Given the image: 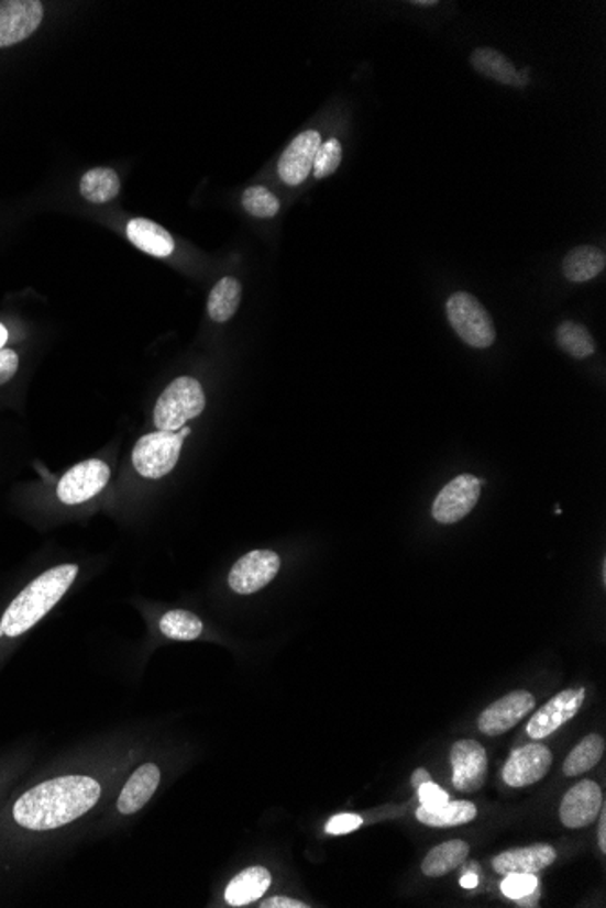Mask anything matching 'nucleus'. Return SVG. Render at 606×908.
I'll use <instances>...</instances> for the list:
<instances>
[{"label": "nucleus", "mask_w": 606, "mask_h": 908, "mask_svg": "<svg viewBox=\"0 0 606 908\" xmlns=\"http://www.w3.org/2000/svg\"><path fill=\"white\" fill-rule=\"evenodd\" d=\"M102 787L86 774H57L22 790L11 801L8 820L16 831L46 834L71 826L99 804Z\"/></svg>", "instance_id": "f257e3e1"}, {"label": "nucleus", "mask_w": 606, "mask_h": 908, "mask_svg": "<svg viewBox=\"0 0 606 908\" xmlns=\"http://www.w3.org/2000/svg\"><path fill=\"white\" fill-rule=\"evenodd\" d=\"M77 575V564H58L36 575L4 609L0 631L11 640L26 635L64 599Z\"/></svg>", "instance_id": "f03ea898"}, {"label": "nucleus", "mask_w": 606, "mask_h": 908, "mask_svg": "<svg viewBox=\"0 0 606 908\" xmlns=\"http://www.w3.org/2000/svg\"><path fill=\"white\" fill-rule=\"evenodd\" d=\"M206 408L202 385L195 377H177L161 394L155 405V427L164 432H178Z\"/></svg>", "instance_id": "7ed1b4c3"}, {"label": "nucleus", "mask_w": 606, "mask_h": 908, "mask_svg": "<svg viewBox=\"0 0 606 908\" xmlns=\"http://www.w3.org/2000/svg\"><path fill=\"white\" fill-rule=\"evenodd\" d=\"M191 434V430L184 427L178 432L156 430L153 434H145L133 449V466L145 479H162L164 475L175 470L180 459L184 439Z\"/></svg>", "instance_id": "20e7f679"}, {"label": "nucleus", "mask_w": 606, "mask_h": 908, "mask_svg": "<svg viewBox=\"0 0 606 908\" xmlns=\"http://www.w3.org/2000/svg\"><path fill=\"white\" fill-rule=\"evenodd\" d=\"M447 318L466 345L487 348L496 341V329L491 315L469 292H456L447 300Z\"/></svg>", "instance_id": "39448f33"}, {"label": "nucleus", "mask_w": 606, "mask_h": 908, "mask_svg": "<svg viewBox=\"0 0 606 908\" xmlns=\"http://www.w3.org/2000/svg\"><path fill=\"white\" fill-rule=\"evenodd\" d=\"M111 470L102 459H88L69 468L58 480L57 497L64 505L75 506L88 502L104 490Z\"/></svg>", "instance_id": "423d86ee"}, {"label": "nucleus", "mask_w": 606, "mask_h": 908, "mask_svg": "<svg viewBox=\"0 0 606 908\" xmlns=\"http://www.w3.org/2000/svg\"><path fill=\"white\" fill-rule=\"evenodd\" d=\"M483 480L474 475H458L436 497L432 517L441 524H454L465 519L482 496Z\"/></svg>", "instance_id": "0eeeda50"}, {"label": "nucleus", "mask_w": 606, "mask_h": 908, "mask_svg": "<svg viewBox=\"0 0 606 908\" xmlns=\"http://www.w3.org/2000/svg\"><path fill=\"white\" fill-rule=\"evenodd\" d=\"M280 572L278 553L256 550L239 558L229 572V588L234 594L251 595L264 589Z\"/></svg>", "instance_id": "6e6552de"}, {"label": "nucleus", "mask_w": 606, "mask_h": 908, "mask_svg": "<svg viewBox=\"0 0 606 908\" xmlns=\"http://www.w3.org/2000/svg\"><path fill=\"white\" fill-rule=\"evenodd\" d=\"M44 21V4L38 0H2L0 2V47L15 46L26 41Z\"/></svg>", "instance_id": "1a4fd4ad"}, {"label": "nucleus", "mask_w": 606, "mask_h": 908, "mask_svg": "<svg viewBox=\"0 0 606 908\" xmlns=\"http://www.w3.org/2000/svg\"><path fill=\"white\" fill-rule=\"evenodd\" d=\"M585 700V689L583 687H572L565 691L558 693L554 698H550L535 717L530 718L527 726V733L532 740H543L558 731L561 726L571 722L577 715Z\"/></svg>", "instance_id": "9d476101"}, {"label": "nucleus", "mask_w": 606, "mask_h": 908, "mask_svg": "<svg viewBox=\"0 0 606 908\" xmlns=\"http://www.w3.org/2000/svg\"><path fill=\"white\" fill-rule=\"evenodd\" d=\"M452 784L462 793H476L487 778L488 760L482 743L460 740L451 751Z\"/></svg>", "instance_id": "9b49d317"}, {"label": "nucleus", "mask_w": 606, "mask_h": 908, "mask_svg": "<svg viewBox=\"0 0 606 908\" xmlns=\"http://www.w3.org/2000/svg\"><path fill=\"white\" fill-rule=\"evenodd\" d=\"M535 697L529 691L518 689V691L508 693L482 712V717L477 720V728L487 737L507 733L508 729L518 726L524 717L535 709Z\"/></svg>", "instance_id": "f8f14e48"}, {"label": "nucleus", "mask_w": 606, "mask_h": 908, "mask_svg": "<svg viewBox=\"0 0 606 908\" xmlns=\"http://www.w3.org/2000/svg\"><path fill=\"white\" fill-rule=\"evenodd\" d=\"M552 753L541 743L516 749L503 767V779L510 787H529L543 779L552 767Z\"/></svg>", "instance_id": "ddd939ff"}, {"label": "nucleus", "mask_w": 606, "mask_h": 908, "mask_svg": "<svg viewBox=\"0 0 606 908\" xmlns=\"http://www.w3.org/2000/svg\"><path fill=\"white\" fill-rule=\"evenodd\" d=\"M603 807V790L592 779H581L561 801L560 818L569 829H583L597 820Z\"/></svg>", "instance_id": "4468645a"}, {"label": "nucleus", "mask_w": 606, "mask_h": 908, "mask_svg": "<svg viewBox=\"0 0 606 908\" xmlns=\"http://www.w3.org/2000/svg\"><path fill=\"white\" fill-rule=\"evenodd\" d=\"M321 136L318 131H306L296 136L278 162V175L287 186H300L311 175L315 158L320 150Z\"/></svg>", "instance_id": "2eb2a0df"}, {"label": "nucleus", "mask_w": 606, "mask_h": 908, "mask_svg": "<svg viewBox=\"0 0 606 908\" xmlns=\"http://www.w3.org/2000/svg\"><path fill=\"white\" fill-rule=\"evenodd\" d=\"M554 846L547 843L525 846V849H514V851L502 852L493 860V867L502 876H513V874H538L539 871L550 867L555 862Z\"/></svg>", "instance_id": "dca6fc26"}, {"label": "nucleus", "mask_w": 606, "mask_h": 908, "mask_svg": "<svg viewBox=\"0 0 606 908\" xmlns=\"http://www.w3.org/2000/svg\"><path fill=\"white\" fill-rule=\"evenodd\" d=\"M161 776V769L156 764L141 765L135 773L131 774V778L128 779V784L124 785L119 801H117L120 815L131 816L144 809L145 804L153 798L156 789H158Z\"/></svg>", "instance_id": "f3484780"}, {"label": "nucleus", "mask_w": 606, "mask_h": 908, "mask_svg": "<svg viewBox=\"0 0 606 908\" xmlns=\"http://www.w3.org/2000/svg\"><path fill=\"white\" fill-rule=\"evenodd\" d=\"M271 873L265 867H250L234 876L225 888V901L231 907H245L264 896L271 887Z\"/></svg>", "instance_id": "a211bd4d"}, {"label": "nucleus", "mask_w": 606, "mask_h": 908, "mask_svg": "<svg viewBox=\"0 0 606 908\" xmlns=\"http://www.w3.org/2000/svg\"><path fill=\"white\" fill-rule=\"evenodd\" d=\"M128 237L135 247L156 258H166L175 251V240L172 234L158 223L145 220V218H135L128 223Z\"/></svg>", "instance_id": "6ab92c4d"}, {"label": "nucleus", "mask_w": 606, "mask_h": 908, "mask_svg": "<svg viewBox=\"0 0 606 908\" xmlns=\"http://www.w3.org/2000/svg\"><path fill=\"white\" fill-rule=\"evenodd\" d=\"M606 258L602 248L592 245H581L572 248L563 259V274L569 281L574 284H585L596 278L597 274L605 270Z\"/></svg>", "instance_id": "aec40b11"}, {"label": "nucleus", "mask_w": 606, "mask_h": 908, "mask_svg": "<svg viewBox=\"0 0 606 908\" xmlns=\"http://www.w3.org/2000/svg\"><path fill=\"white\" fill-rule=\"evenodd\" d=\"M472 68L476 69L483 77L505 84V86H518L519 73L510 60L503 53L496 52L493 47H477L471 55Z\"/></svg>", "instance_id": "412c9836"}, {"label": "nucleus", "mask_w": 606, "mask_h": 908, "mask_svg": "<svg viewBox=\"0 0 606 908\" xmlns=\"http://www.w3.org/2000/svg\"><path fill=\"white\" fill-rule=\"evenodd\" d=\"M471 852V846L466 841L451 840L441 845L434 846L432 851L427 854L421 865V871L429 877L445 876L454 868L460 867L465 862L466 856Z\"/></svg>", "instance_id": "4be33fe9"}, {"label": "nucleus", "mask_w": 606, "mask_h": 908, "mask_svg": "<svg viewBox=\"0 0 606 908\" xmlns=\"http://www.w3.org/2000/svg\"><path fill=\"white\" fill-rule=\"evenodd\" d=\"M477 809L471 801H447L440 807H423L416 810V818L430 827H456L471 823Z\"/></svg>", "instance_id": "5701e85b"}, {"label": "nucleus", "mask_w": 606, "mask_h": 908, "mask_svg": "<svg viewBox=\"0 0 606 908\" xmlns=\"http://www.w3.org/2000/svg\"><path fill=\"white\" fill-rule=\"evenodd\" d=\"M242 300V285L236 278H222L214 285L208 300V312L211 320L225 323L239 310Z\"/></svg>", "instance_id": "b1692460"}, {"label": "nucleus", "mask_w": 606, "mask_h": 908, "mask_svg": "<svg viewBox=\"0 0 606 908\" xmlns=\"http://www.w3.org/2000/svg\"><path fill=\"white\" fill-rule=\"evenodd\" d=\"M119 192V175L109 167H95L80 180V195L91 203L111 202Z\"/></svg>", "instance_id": "393cba45"}, {"label": "nucleus", "mask_w": 606, "mask_h": 908, "mask_svg": "<svg viewBox=\"0 0 606 908\" xmlns=\"http://www.w3.org/2000/svg\"><path fill=\"white\" fill-rule=\"evenodd\" d=\"M605 754V740L599 734L592 733L585 739L581 740L575 745L569 756H566L565 764H563V773L566 776H580V774L588 773L594 769L599 760Z\"/></svg>", "instance_id": "a878e982"}, {"label": "nucleus", "mask_w": 606, "mask_h": 908, "mask_svg": "<svg viewBox=\"0 0 606 908\" xmlns=\"http://www.w3.org/2000/svg\"><path fill=\"white\" fill-rule=\"evenodd\" d=\"M555 341L566 354H571L575 359H585L596 352V341L591 336V332L574 321H565L558 326Z\"/></svg>", "instance_id": "bb28decb"}, {"label": "nucleus", "mask_w": 606, "mask_h": 908, "mask_svg": "<svg viewBox=\"0 0 606 908\" xmlns=\"http://www.w3.org/2000/svg\"><path fill=\"white\" fill-rule=\"evenodd\" d=\"M161 631L167 639L189 642V640H197L198 636L202 635L203 624L202 620L198 619L197 614L191 613V611L175 609V611H167L162 617Z\"/></svg>", "instance_id": "cd10ccee"}, {"label": "nucleus", "mask_w": 606, "mask_h": 908, "mask_svg": "<svg viewBox=\"0 0 606 908\" xmlns=\"http://www.w3.org/2000/svg\"><path fill=\"white\" fill-rule=\"evenodd\" d=\"M245 211L256 218H273L280 211V200L262 186H253L242 195Z\"/></svg>", "instance_id": "c85d7f7f"}, {"label": "nucleus", "mask_w": 606, "mask_h": 908, "mask_svg": "<svg viewBox=\"0 0 606 908\" xmlns=\"http://www.w3.org/2000/svg\"><path fill=\"white\" fill-rule=\"evenodd\" d=\"M342 144L337 139L321 142L317 158H315V166H312V175L317 176L318 180L331 176L342 164Z\"/></svg>", "instance_id": "c756f323"}, {"label": "nucleus", "mask_w": 606, "mask_h": 908, "mask_svg": "<svg viewBox=\"0 0 606 908\" xmlns=\"http://www.w3.org/2000/svg\"><path fill=\"white\" fill-rule=\"evenodd\" d=\"M538 887L539 882L535 874H513L505 877L502 883L503 894L510 899L524 898Z\"/></svg>", "instance_id": "7c9ffc66"}, {"label": "nucleus", "mask_w": 606, "mask_h": 908, "mask_svg": "<svg viewBox=\"0 0 606 908\" xmlns=\"http://www.w3.org/2000/svg\"><path fill=\"white\" fill-rule=\"evenodd\" d=\"M363 826L362 816L357 815H338L332 816L331 820L326 823L327 834H348V832L356 831Z\"/></svg>", "instance_id": "2f4dec72"}, {"label": "nucleus", "mask_w": 606, "mask_h": 908, "mask_svg": "<svg viewBox=\"0 0 606 908\" xmlns=\"http://www.w3.org/2000/svg\"><path fill=\"white\" fill-rule=\"evenodd\" d=\"M418 796H420L421 806L423 807H440L451 800L445 790L441 789L440 785H436L434 782L421 784L418 787Z\"/></svg>", "instance_id": "473e14b6"}, {"label": "nucleus", "mask_w": 606, "mask_h": 908, "mask_svg": "<svg viewBox=\"0 0 606 908\" xmlns=\"http://www.w3.org/2000/svg\"><path fill=\"white\" fill-rule=\"evenodd\" d=\"M19 368V354L10 348H0V385L10 381Z\"/></svg>", "instance_id": "72a5a7b5"}, {"label": "nucleus", "mask_w": 606, "mask_h": 908, "mask_svg": "<svg viewBox=\"0 0 606 908\" xmlns=\"http://www.w3.org/2000/svg\"><path fill=\"white\" fill-rule=\"evenodd\" d=\"M262 908H307L309 905L296 901L293 898H284V896H275V898L265 899L260 905Z\"/></svg>", "instance_id": "f704fd0d"}, {"label": "nucleus", "mask_w": 606, "mask_h": 908, "mask_svg": "<svg viewBox=\"0 0 606 908\" xmlns=\"http://www.w3.org/2000/svg\"><path fill=\"white\" fill-rule=\"evenodd\" d=\"M599 829H597V841H599V846H602V851H606V810L605 806L602 807L599 810Z\"/></svg>", "instance_id": "c9c22d12"}, {"label": "nucleus", "mask_w": 606, "mask_h": 908, "mask_svg": "<svg viewBox=\"0 0 606 908\" xmlns=\"http://www.w3.org/2000/svg\"><path fill=\"white\" fill-rule=\"evenodd\" d=\"M514 901H516L519 907H536V904L539 901V890L538 888H535L532 893L527 894L524 898L514 899Z\"/></svg>", "instance_id": "e433bc0d"}, {"label": "nucleus", "mask_w": 606, "mask_h": 908, "mask_svg": "<svg viewBox=\"0 0 606 908\" xmlns=\"http://www.w3.org/2000/svg\"><path fill=\"white\" fill-rule=\"evenodd\" d=\"M410 782H412V785H415L416 789H418V787H420L421 784L432 782V778H430L429 771L416 769L415 774H412V779H410Z\"/></svg>", "instance_id": "4c0bfd02"}, {"label": "nucleus", "mask_w": 606, "mask_h": 908, "mask_svg": "<svg viewBox=\"0 0 606 908\" xmlns=\"http://www.w3.org/2000/svg\"><path fill=\"white\" fill-rule=\"evenodd\" d=\"M462 887L463 888H476L477 887V874L465 873L462 877Z\"/></svg>", "instance_id": "58836bf2"}, {"label": "nucleus", "mask_w": 606, "mask_h": 908, "mask_svg": "<svg viewBox=\"0 0 606 908\" xmlns=\"http://www.w3.org/2000/svg\"><path fill=\"white\" fill-rule=\"evenodd\" d=\"M412 4L421 5V8H432V5H438V2L436 0H415Z\"/></svg>", "instance_id": "ea45409f"}, {"label": "nucleus", "mask_w": 606, "mask_h": 908, "mask_svg": "<svg viewBox=\"0 0 606 908\" xmlns=\"http://www.w3.org/2000/svg\"><path fill=\"white\" fill-rule=\"evenodd\" d=\"M5 341H8V331L4 325H0V348L4 346Z\"/></svg>", "instance_id": "a19ab883"}]
</instances>
